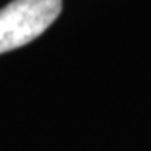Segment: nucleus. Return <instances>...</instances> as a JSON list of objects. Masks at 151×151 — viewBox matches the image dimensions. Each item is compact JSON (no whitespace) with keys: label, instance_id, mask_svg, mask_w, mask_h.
<instances>
[{"label":"nucleus","instance_id":"nucleus-1","mask_svg":"<svg viewBox=\"0 0 151 151\" xmlns=\"http://www.w3.org/2000/svg\"><path fill=\"white\" fill-rule=\"evenodd\" d=\"M62 10V0H12L0 9V54L32 42Z\"/></svg>","mask_w":151,"mask_h":151}]
</instances>
